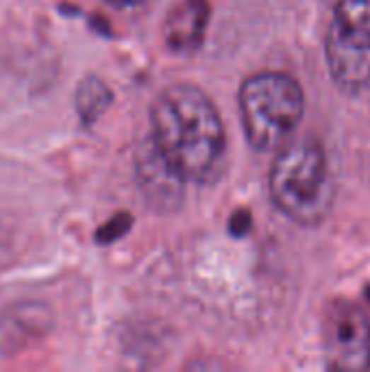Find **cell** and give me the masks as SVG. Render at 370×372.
<instances>
[{"label": "cell", "instance_id": "3", "mask_svg": "<svg viewBox=\"0 0 370 372\" xmlns=\"http://www.w3.org/2000/svg\"><path fill=\"white\" fill-rule=\"evenodd\" d=\"M240 118L255 151H279L288 144L305 113L301 83L286 72H260L240 88Z\"/></svg>", "mask_w": 370, "mask_h": 372}, {"label": "cell", "instance_id": "1", "mask_svg": "<svg viewBox=\"0 0 370 372\" xmlns=\"http://www.w3.org/2000/svg\"><path fill=\"white\" fill-rule=\"evenodd\" d=\"M151 141L185 181L209 183L224 163L226 135L218 109L194 85L166 88L151 109Z\"/></svg>", "mask_w": 370, "mask_h": 372}, {"label": "cell", "instance_id": "5", "mask_svg": "<svg viewBox=\"0 0 370 372\" xmlns=\"http://www.w3.org/2000/svg\"><path fill=\"white\" fill-rule=\"evenodd\" d=\"M323 347L329 370L362 372L370 368V320L357 303L335 298L327 305Z\"/></svg>", "mask_w": 370, "mask_h": 372}, {"label": "cell", "instance_id": "11", "mask_svg": "<svg viewBox=\"0 0 370 372\" xmlns=\"http://www.w3.org/2000/svg\"><path fill=\"white\" fill-rule=\"evenodd\" d=\"M109 5H116V7H129V5H135L139 0H107Z\"/></svg>", "mask_w": 370, "mask_h": 372}, {"label": "cell", "instance_id": "2", "mask_svg": "<svg viewBox=\"0 0 370 372\" xmlns=\"http://www.w3.org/2000/svg\"><path fill=\"white\" fill-rule=\"evenodd\" d=\"M268 190L274 207L301 226L320 224L335 200L325 149L314 139L288 141L277 151Z\"/></svg>", "mask_w": 370, "mask_h": 372}, {"label": "cell", "instance_id": "4", "mask_svg": "<svg viewBox=\"0 0 370 372\" xmlns=\"http://www.w3.org/2000/svg\"><path fill=\"white\" fill-rule=\"evenodd\" d=\"M325 57L337 90L359 94L370 88V0H337Z\"/></svg>", "mask_w": 370, "mask_h": 372}, {"label": "cell", "instance_id": "6", "mask_svg": "<svg viewBox=\"0 0 370 372\" xmlns=\"http://www.w3.org/2000/svg\"><path fill=\"white\" fill-rule=\"evenodd\" d=\"M135 173L139 192L146 198L151 209L159 214H170L181 205L187 181L159 155L151 139L146 141V146H141L137 155Z\"/></svg>", "mask_w": 370, "mask_h": 372}, {"label": "cell", "instance_id": "7", "mask_svg": "<svg viewBox=\"0 0 370 372\" xmlns=\"http://www.w3.org/2000/svg\"><path fill=\"white\" fill-rule=\"evenodd\" d=\"M209 11L212 9L207 0H181L177 3L170 9L163 24L166 46L179 54L194 52L205 40Z\"/></svg>", "mask_w": 370, "mask_h": 372}, {"label": "cell", "instance_id": "8", "mask_svg": "<svg viewBox=\"0 0 370 372\" xmlns=\"http://www.w3.org/2000/svg\"><path fill=\"white\" fill-rule=\"evenodd\" d=\"M111 100H113V94L105 81H100L98 76H85L76 88L74 107L79 118L85 124H94L109 109Z\"/></svg>", "mask_w": 370, "mask_h": 372}, {"label": "cell", "instance_id": "10", "mask_svg": "<svg viewBox=\"0 0 370 372\" xmlns=\"http://www.w3.org/2000/svg\"><path fill=\"white\" fill-rule=\"evenodd\" d=\"M248 228H250V214L244 211V209L236 211L233 218H231V222H229V231H231V236L242 238V236L248 233Z\"/></svg>", "mask_w": 370, "mask_h": 372}, {"label": "cell", "instance_id": "9", "mask_svg": "<svg viewBox=\"0 0 370 372\" xmlns=\"http://www.w3.org/2000/svg\"><path fill=\"white\" fill-rule=\"evenodd\" d=\"M131 224H133L131 214H127V211H125V214H116L109 222H105V224L98 228L96 240H98L100 244H111V242H116L118 238H122V236L129 231Z\"/></svg>", "mask_w": 370, "mask_h": 372}]
</instances>
